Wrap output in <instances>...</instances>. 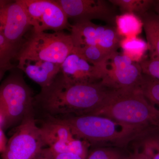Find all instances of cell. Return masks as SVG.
Listing matches in <instances>:
<instances>
[{"instance_id":"cell-19","label":"cell","mask_w":159,"mask_h":159,"mask_svg":"<svg viewBox=\"0 0 159 159\" xmlns=\"http://www.w3.org/2000/svg\"><path fill=\"white\" fill-rule=\"evenodd\" d=\"M109 2L113 6L119 8L122 13H133L141 17L145 14L154 1L150 0H110Z\"/></svg>"},{"instance_id":"cell-30","label":"cell","mask_w":159,"mask_h":159,"mask_svg":"<svg viewBox=\"0 0 159 159\" xmlns=\"http://www.w3.org/2000/svg\"><path fill=\"white\" fill-rule=\"evenodd\" d=\"M8 71L6 69H0V81L2 79L6 72Z\"/></svg>"},{"instance_id":"cell-16","label":"cell","mask_w":159,"mask_h":159,"mask_svg":"<svg viewBox=\"0 0 159 159\" xmlns=\"http://www.w3.org/2000/svg\"><path fill=\"white\" fill-rule=\"evenodd\" d=\"M141 17L150 54L159 58V16L147 12Z\"/></svg>"},{"instance_id":"cell-18","label":"cell","mask_w":159,"mask_h":159,"mask_svg":"<svg viewBox=\"0 0 159 159\" xmlns=\"http://www.w3.org/2000/svg\"><path fill=\"white\" fill-rule=\"evenodd\" d=\"M72 53L77 54L92 65L102 68L105 67L112 54L97 45L74 47Z\"/></svg>"},{"instance_id":"cell-3","label":"cell","mask_w":159,"mask_h":159,"mask_svg":"<svg viewBox=\"0 0 159 159\" xmlns=\"http://www.w3.org/2000/svg\"><path fill=\"white\" fill-rule=\"evenodd\" d=\"M55 119L67 125L75 136L87 142L91 147H122L131 140L146 134L107 117L97 115Z\"/></svg>"},{"instance_id":"cell-17","label":"cell","mask_w":159,"mask_h":159,"mask_svg":"<svg viewBox=\"0 0 159 159\" xmlns=\"http://www.w3.org/2000/svg\"><path fill=\"white\" fill-rule=\"evenodd\" d=\"M119 48L122 49V54L139 63L145 59V53L148 49L147 42L138 36L122 39Z\"/></svg>"},{"instance_id":"cell-6","label":"cell","mask_w":159,"mask_h":159,"mask_svg":"<svg viewBox=\"0 0 159 159\" xmlns=\"http://www.w3.org/2000/svg\"><path fill=\"white\" fill-rule=\"evenodd\" d=\"M34 116L26 118L16 127L1 159H33L46 147Z\"/></svg>"},{"instance_id":"cell-5","label":"cell","mask_w":159,"mask_h":159,"mask_svg":"<svg viewBox=\"0 0 159 159\" xmlns=\"http://www.w3.org/2000/svg\"><path fill=\"white\" fill-rule=\"evenodd\" d=\"M74 48L70 34L63 31L32 33L22 44L16 59L40 60L61 64Z\"/></svg>"},{"instance_id":"cell-9","label":"cell","mask_w":159,"mask_h":159,"mask_svg":"<svg viewBox=\"0 0 159 159\" xmlns=\"http://www.w3.org/2000/svg\"><path fill=\"white\" fill-rule=\"evenodd\" d=\"M142 76L140 64L117 51L109 58L100 82L112 89H129L140 87Z\"/></svg>"},{"instance_id":"cell-7","label":"cell","mask_w":159,"mask_h":159,"mask_svg":"<svg viewBox=\"0 0 159 159\" xmlns=\"http://www.w3.org/2000/svg\"><path fill=\"white\" fill-rule=\"evenodd\" d=\"M39 127L46 147L54 155L72 153L86 159L90 145L75 136L67 125L48 117Z\"/></svg>"},{"instance_id":"cell-12","label":"cell","mask_w":159,"mask_h":159,"mask_svg":"<svg viewBox=\"0 0 159 159\" xmlns=\"http://www.w3.org/2000/svg\"><path fill=\"white\" fill-rule=\"evenodd\" d=\"M105 68L92 65L77 54L72 53L61 64V74L72 84L100 82Z\"/></svg>"},{"instance_id":"cell-25","label":"cell","mask_w":159,"mask_h":159,"mask_svg":"<svg viewBox=\"0 0 159 159\" xmlns=\"http://www.w3.org/2000/svg\"><path fill=\"white\" fill-rule=\"evenodd\" d=\"M142 73L159 80V58L150 54L139 63Z\"/></svg>"},{"instance_id":"cell-21","label":"cell","mask_w":159,"mask_h":159,"mask_svg":"<svg viewBox=\"0 0 159 159\" xmlns=\"http://www.w3.org/2000/svg\"><path fill=\"white\" fill-rule=\"evenodd\" d=\"M20 47L11 43L0 33V69L14 68L12 62L17 57Z\"/></svg>"},{"instance_id":"cell-32","label":"cell","mask_w":159,"mask_h":159,"mask_svg":"<svg viewBox=\"0 0 159 159\" xmlns=\"http://www.w3.org/2000/svg\"><path fill=\"white\" fill-rule=\"evenodd\" d=\"M156 128L157 129L159 133V122L157 123L156 125Z\"/></svg>"},{"instance_id":"cell-1","label":"cell","mask_w":159,"mask_h":159,"mask_svg":"<svg viewBox=\"0 0 159 159\" xmlns=\"http://www.w3.org/2000/svg\"><path fill=\"white\" fill-rule=\"evenodd\" d=\"M116 90L101 82L72 84L60 73L34 97V107L54 118L91 115L108 102Z\"/></svg>"},{"instance_id":"cell-29","label":"cell","mask_w":159,"mask_h":159,"mask_svg":"<svg viewBox=\"0 0 159 159\" xmlns=\"http://www.w3.org/2000/svg\"><path fill=\"white\" fill-rule=\"evenodd\" d=\"M128 159H151L149 157L143 152L136 151L128 157Z\"/></svg>"},{"instance_id":"cell-15","label":"cell","mask_w":159,"mask_h":159,"mask_svg":"<svg viewBox=\"0 0 159 159\" xmlns=\"http://www.w3.org/2000/svg\"><path fill=\"white\" fill-rule=\"evenodd\" d=\"M115 25L117 33L121 39L138 36L143 28L141 18L133 13H122L116 15Z\"/></svg>"},{"instance_id":"cell-31","label":"cell","mask_w":159,"mask_h":159,"mask_svg":"<svg viewBox=\"0 0 159 159\" xmlns=\"http://www.w3.org/2000/svg\"><path fill=\"white\" fill-rule=\"evenodd\" d=\"M154 6H155L156 11L158 15L159 16V1H155Z\"/></svg>"},{"instance_id":"cell-27","label":"cell","mask_w":159,"mask_h":159,"mask_svg":"<svg viewBox=\"0 0 159 159\" xmlns=\"http://www.w3.org/2000/svg\"><path fill=\"white\" fill-rule=\"evenodd\" d=\"M54 159H83L77 155L72 153H61L54 154Z\"/></svg>"},{"instance_id":"cell-4","label":"cell","mask_w":159,"mask_h":159,"mask_svg":"<svg viewBox=\"0 0 159 159\" xmlns=\"http://www.w3.org/2000/svg\"><path fill=\"white\" fill-rule=\"evenodd\" d=\"M34 98L22 74L15 70L11 71L0 85L3 129L17 126L26 118L34 115Z\"/></svg>"},{"instance_id":"cell-24","label":"cell","mask_w":159,"mask_h":159,"mask_svg":"<svg viewBox=\"0 0 159 159\" xmlns=\"http://www.w3.org/2000/svg\"><path fill=\"white\" fill-rule=\"evenodd\" d=\"M142 140V151L151 159H159V135L147 134Z\"/></svg>"},{"instance_id":"cell-23","label":"cell","mask_w":159,"mask_h":159,"mask_svg":"<svg viewBox=\"0 0 159 159\" xmlns=\"http://www.w3.org/2000/svg\"><path fill=\"white\" fill-rule=\"evenodd\" d=\"M128 157L111 146H95L90 148L86 159H128Z\"/></svg>"},{"instance_id":"cell-20","label":"cell","mask_w":159,"mask_h":159,"mask_svg":"<svg viewBox=\"0 0 159 159\" xmlns=\"http://www.w3.org/2000/svg\"><path fill=\"white\" fill-rule=\"evenodd\" d=\"M121 39L117 33L116 27L101 26L97 46L107 52L112 54L117 52Z\"/></svg>"},{"instance_id":"cell-14","label":"cell","mask_w":159,"mask_h":159,"mask_svg":"<svg viewBox=\"0 0 159 159\" xmlns=\"http://www.w3.org/2000/svg\"><path fill=\"white\" fill-rule=\"evenodd\" d=\"M101 26L92 21L75 23L71 26L70 35L74 47L97 45Z\"/></svg>"},{"instance_id":"cell-8","label":"cell","mask_w":159,"mask_h":159,"mask_svg":"<svg viewBox=\"0 0 159 159\" xmlns=\"http://www.w3.org/2000/svg\"><path fill=\"white\" fill-rule=\"evenodd\" d=\"M34 32L63 31L71 28L68 18L56 0H19Z\"/></svg>"},{"instance_id":"cell-22","label":"cell","mask_w":159,"mask_h":159,"mask_svg":"<svg viewBox=\"0 0 159 159\" xmlns=\"http://www.w3.org/2000/svg\"><path fill=\"white\" fill-rule=\"evenodd\" d=\"M140 88L151 104L159 107V80L143 74Z\"/></svg>"},{"instance_id":"cell-13","label":"cell","mask_w":159,"mask_h":159,"mask_svg":"<svg viewBox=\"0 0 159 159\" xmlns=\"http://www.w3.org/2000/svg\"><path fill=\"white\" fill-rule=\"evenodd\" d=\"M16 68L43 88L50 85L60 73L61 64L40 60L20 59Z\"/></svg>"},{"instance_id":"cell-28","label":"cell","mask_w":159,"mask_h":159,"mask_svg":"<svg viewBox=\"0 0 159 159\" xmlns=\"http://www.w3.org/2000/svg\"><path fill=\"white\" fill-rule=\"evenodd\" d=\"M8 141L3 132V129L0 127V153H2L6 149Z\"/></svg>"},{"instance_id":"cell-10","label":"cell","mask_w":159,"mask_h":159,"mask_svg":"<svg viewBox=\"0 0 159 159\" xmlns=\"http://www.w3.org/2000/svg\"><path fill=\"white\" fill-rule=\"evenodd\" d=\"M32 29L25 7L19 0H0V33L6 39L17 46Z\"/></svg>"},{"instance_id":"cell-11","label":"cell","mask_w":159,"mask_h":159,"mask_svg":"<svg viewBox=\"0 0 159 159\" xmlns=\"http://www.w3.org/2000/svg\"><path fill=\"white\" fill-rule=\"evenodd\" d=\"M68 19L74 23L101 20L115 25V15L112 7L104 0H56Z\"/></svg>"},{"instance_id":"cell-2","label":"cell","mask_w":159,"mask_h":159,"mask_svg":"<svg viewBox=\"0 0 159 159\" xmlns=\"http://www.w3.org/2000/svg\"><path fill=\"white\" fill-rule=\"evenodd\" d=\"M91 115L107 117L144 133L159 122V109L151 104L140 87L116 90L108 102Z\"/></svg>"},{"instance_id":"cell-26","label":"cell","mask_w":159,"mask_h":159,"mask_svg":"<svg viewBox=\"0 0 159 159\" xmlns=\"http://www.w3.org/2000/svg\"><path fill=\"white\" fill-rule=\"evenodd\" d=\"M33 159H54V154L48 147L43 148Z\"/></svg>"}]
</instances>
